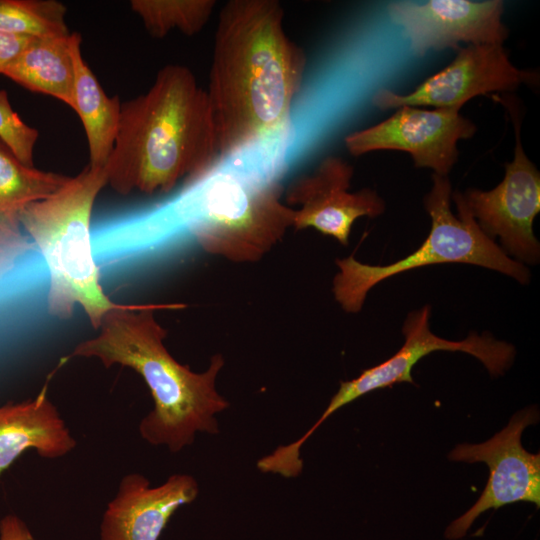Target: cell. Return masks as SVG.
<instances>
[{
    "label": "cell",
    "instance_id": "cell-1",
    "mask_svg": "<svg viewBox=\"0 0 540 540\" xmlns=\"http://www.w3.org/2000/svg\"><path fill=\"white\" fill-rule=\"evenodd\" d=\"M276 0H231L215 33L207 92L219 160L286 127L305 71Z\"/></svg>",
    "mask_w": 540,
    "mask_h": 540
},
{
    "label": "cell",
    "instance_id": "cell-2",
    "mask_svg": "<svg viewBox=\"0 0 540 540\" xmlns=\"http://www.w3.org/2000/svg\"><path fill=\"white\" fill-rule=\"evenodd\" d=\"M276 176L214 167L187 183L176 198L147 214L111 223V252L128 261L186 233L205 252L237 263L259 261L293 227Z\"/></svg>",
    "mask_w": 540,
    "mask_h": 540
},
{
    "label": "cell",
    "instance_id": "cell-3",
    "mask_svg": "<svg viewBox=\"0 0 540 540\" xmlns=\"http://www.w3.org/2000/svg\"><path fill=\"white\" fill-rule=\"evenodd\" d=\"M219 160L207 92L186 66L162 67L147 92L121 103L118 132L106 163L107 184L128 195L167 193Z\"/></svg>",
    "mask_w": 540,
    "mask_h": 540
},
{
    "label": "cell",
    "instance_id": "cell-4",
    "mask_svg": "<svg viewBox=\"0 0 540 540\" xmlns=\"http://www.w3.org/2000/svg\"><path fill=\"white\" fill-rule=\"evenodd\" d=\"M183 304H125L105 315L99 334L80 342L71 357L97 358L106 368L128 367L147 385L154 408L140 421L139 433L151 445L177 453L191 445L197 433L217 434V414L229 408L216 381L224 358L215 354L207 370L197 373L179 363L163 341L166 330L157 322V309Z\"/></svg>",
    "mask_w": 540,
    "mask_h": 540
},
{
    "label": "cell",
    "instance_id": "cell-5",
    "mask_svg": "<svg viewBox=\"0 0 540 540\" xmlns=\"http://www.w3.org/2000/svg\"><path fill=\"white\" fill-rule=\"evenodd\" d=\"M107 182L105 167L88 164L59 190L29 204L20 215V226L47 264L49 314L68 319L78 305L95 329L107 313L125 306L105 294L93 251L92 210Z\"/></svg>",
    "mask_w": 540,
    "mask_h": 540
},
{
    "label": "cell",
    "instance_id": "cell-6",
    "mask_svg": "<svg viewBox=\"0 0 540 540\" xmlns=\"http://www.w3.org/2000/svg\"><path fill=\"white\" fill-rule=\"evenodd\" d=\"M424 206L431 217V229L422 245L407 257L392 264L373 266L357 261L353 255L337 259L339 272L333 280V293L342 309L361 310L367 293L381 281L427 265L467 263L499 271L520 283H527V268L507 256L479 227L467 208L463 194H452L447 176L433 174Z\"/></svg>",
    "mask_w": 540,
    "mask_h": 540
},
{
    "label": "cell",
    "instance_id": "cell-7",
    "mask_svg": "<svg viewBox=\"0 0 540 540\" xmlns=\"http://www.w3.org/2000/svg\"><path fill=\"white\" fill-rule=\"evenodd\" d=\"M429 315V306L411 312L403 326V346L381 364L364 370L352 380L342 381L319 419L300 438L285 446L286 453L293 458L299 457L301 448L316 429L334 412L359 397L400 382L414 384L412 368L431 352L445 350L468 353L480 360L492 376L504 374L511 366L515 356L511 344L496 340L489 334L478 335L475 332L461 341L443 339L430 331Z\"/></svg>",
    "mask_w": 540,
    "mask_h": 540
},
{
    "label": "cell",
    "instance_id": "cell-8",
    "mask_svg": "<svg viewBox=\"0 0 540 540\" xmlns=\"http://www.w3.org/2000/svg\"><path fill=\"white\" fill-rule=\"evenodd\" d=\"M539 413L533 407L515 413L507 426L479 444L463 443L448 454L452 461L483 462L489 468L487 484L475 502L445 530L449 540L463 538L474 521L489 509L516 502L540 506V455L528 452L521 443L523 431L536 424Z\"/></svg>",
    "mask_w": 540,
    "mask_h": 540
},
{
    "label": "cell",
    "instance_id": "cell-9",
    "mask_svg": "<svg viewBox=\"0 0 540 540\" xmlns=\"http://www.w3.org/2000/svg\"><path fill=\"white\" fill-rule=\"evenodd\" d=\"M510 112L516 145L514 158L505 164L503 180L489 191L469 189L463 198L482 231L498 236L505 252L531 264L539 260L540 246L533 221L540 211V173L526 156L520 137L518 108L506 97H495Z\"/></svg>",
    "mask_w": 540,
    "mask_h": 540
},
{
    "label": "cell",
    "instance_id": "cell-10",
    "mask_svg": "<svg viewBox=\"0 0 540 540\" xmlns=\"http://www.w3.org/2000/svg\"><path fill=\"white\" fill-rule=\"evenodd\" d=\"M453 61L426 78L407 95L378 89L372 103L381 110L402 106L460 108L478 95L509 92L523 83H535L534 72L520 70L509 60L502 44L459 46Z\"/></svg>",
    "mask_w": 540,
    "mask_h": 540
},
{
    "label": "cell",
    "instance_id": "cell-11",
    "mask_svg": "<svg viewBox=\"0 0 540 540\" xmlns=\"http://www.w3.org/2000/svg\"><path fill=\"white\" fill-rule=\"evenodd\" d=\"M475 131V125L458 109L402 106L388 119L348 134L344 143L353 156L378 150L408 152L416 167L447 176L458 159V141L472 137Z\"/></svg>",
    "mask_w": 540,
    "mask_h": 540
},
{
    "label": "cell",
    "instance_id": "cell-12",
    "mask_svg": "<svg viewBox=\"0 0 540 540\" xmlns=\"http://www.w3.org/2000/svg\"><path fill=\"white\" fill-rule=\"evenodd\" d=\"M387 13L403 29L416 56L430 50L456 49L461 42L503 44L508 37L500 0L398 1L387 6Z\"/></svg>",
    "mask_w": 540,
    "mask_h": 540
},
{
    "label": "cell",
    "instance_id": "cell-13",
    "mask_svg": "<svg viewBox=\"0 0 540 540\" xmlns=\"http://www.w3.org/2000/svg\"><path fill=\"white\" fill-rule=\"evenodd\" d=\"M353 167L338 156H327L310 175L293 181L286 191L288 205L295 209L293 228H314L348 245L354 222L362 216L381 215L384 201L368 188L349 192Z\"/></svg>",
    "mask_w": 540,
    "mask_h": 540
},
{
    "label": "cell",
    "instance_id": "cell-14",
    "mask_svg": "<svg viewBox=\"0 0 540 540\" xmlns=\"http://www.w3.org/2000/svg\"><path fill=\"white\" fill-rule=\"evenodd\" d=\"M198 493V482L189 474H173L155 487L139 473L128 474L103 515L101 540H158L172 515Z\"/></svg>",
    "mask_w": 540,
    "mask_h": 540
},
{
    "label": "cell",
    "instance_id": "cell-15",
    "mask_svg": "<svg viewBox=\"0 0 540 540\" xmlns=\"http://www.w3.org/2000/svg\"><path fill=\"white\" fill-rule=\"evenodd\" d=\"M75 446L76 440L47 397L46 385L34 399L0 406V477L26 450L55 459Z\"/></svg>",
    "mask_w": 540,
    "mask_h": 540
},
{
    "label": "cell",
    "instance_id": "cell-16",
    "mask_svg": "<svg viewBox=\"0 0 540 540\" xmlns=\"http://www.w3.org/2000/svg\"><path fill=\"white\" fill-rule=\"evenodd\" d=\"M74 33L33 38L3 75L35 93L56 98L73 106L75 68Z\"/></svg>",
    "mask_w": 540,
    "mask_h": 540
},
{
    "label": "cell",
    "instance_id": "cell-17",
    "mask_svg": "<svg viewBox=\"0 0 540 540\" xmlns=\"http://www.w3.org/2000/svg\"><path fill=\"white\" fill-rule=\"evenodd\" d=\"M82 37L74 33L75 82L72 109L78 114L87 137L90 165L105 167L116 140L121 102L109 97L81 54Z\"/></svg>",
    "mask_w": 540,
    "mask_h": 540
},
{
    "label": "cell",
    "instance_id": "cell-18",
    "mask_svg": "<svg viewBox=\"0 0 540 540\" xmlns=\"http://www.w3.org/2000/svg\"><path fill=\"white\" fill-rule=\"evenodd\" d=\"M70 177L23 165L0 140V229L20 231V215L66 184Z\"/></svg>",
    "mask_w": 540,
    "mask_h": 540
},
{
    "label": "cell",
    "instance_id": "cell-19",
    "mask_svg": "<svg viewBox=\"0 0 540 540\" xmlns=\"http://www.w3.org/2000/svg\"><path fill=\"white\" fill-rule=\"evenodd\" d=\"M130 7L152 37L163 38L174 29L193 36L208 22L215 1L132 0Z\"/></svg>",
    "mask_w": 540,
    "mask_h": 540
},
{
    "label": "cell",
    "instance_id": "cell-20",
    "mask_svg": "<svg viewBox=\"0 0 540 540\" xmlns=\"http://www.w3.org/2000/svg\"><path fill=\"white\" fill-rule=\"evenodd\" d=\"M66 12L55 0H0V31L32 38L69 35Z\"/></svg>",
    "mask_w": 540,
    "mask_h": 540
},
{
    "label": "cell",
    "instance_id": "cell-21",
    "mask_svg": "<svg viewBox=\"0 0 540 540\" xmlns=\"http://www.w3.org/2000/svg\"><path fill=\"white\" fill-rule=\"evenodd\" d=\"M38 137V130L20 118L11 106L7 92L0 90V140L27 167H34L33 154Z\"/></svg>",
    "mask_w": 540,
    "mask_h": 540
},
{
    "label": "cell",
    "instance_id": "cell-22",
    "mask_svg": "<svg viewBox=\"0 0 540 540\" xmlns=\"http://www.w3.org/2000/svg\"><path fill=\"white\" fill-rule=\"evenodd\" d=\"M34 249V244L21 231L0 229V281Z\"/></svg>",
    "mask_w": 540,
    "mask_h": 540
},
{
    "label": "cell",
    "instance_id": "cell-23",
    "mask_svg": "<svg viewBox=\"0 0 540 540\" xmlns=\"http://www.w3.org/2000/svg\"><path fill=\"white\" fill-rule=\"evenodd\" d=\"M32 39L0 31V74H3Z\"/></svg>",
    "mask_w": 540,
    "mask_h": 540
},
{
    "label": "cell",
    "instance_id": "cell-24",
    "mask_svg": "<svg viewBox=\"0 0 540 540\" xmlns=\"http://www.w3.org/2000/svg\"><path fill=\"white\" fill-rule=\"evenodd\" d=\"M0 540H33L26 524L13 514L0 521Z\"/></svg>",
    "mask_w": 540,
    "mask_h": 540
}]
</instances>
